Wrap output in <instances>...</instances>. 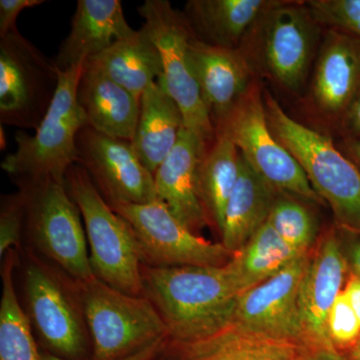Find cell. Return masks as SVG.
I'll return each mask as SVG.
<instances>
[{
    "label": "cell",
    "instance_id": "cell-1",
    "mask_svg": "<svg viewBox=\"0 0 360 360\" xmlns=\"http://www.w3.org/2000/svg\"><path fill=\"white\" fill-rule=\"evenodd\" d=\"M142 296L167 328L165 345H191L217 335L231 323L238 304L224 266L141 265Z\"/></svg>",
    "mask_w": 360,
    "mask_h": 360
},
{
    "label": "cell",
    "instance_id": "cell-2",
    "mask_svg": "<svg viewBox=\"0 0 360 360\" xmlns=\"http://www.w3.org/2000/svg\"><path fill=\"white\" fill-rule=\"evenodd\" d=\"M321 27L305 1L274 0L246 33L238 51L255 77L298 94L321 46Z\"/></svg>",
    "mask_w": 360,
    "mask_h": 360
},
{
    "label": "cell",
    "instance_id": "cell-3",
    "mask_svg": "<svg viewBox=\"0 0 360 360\" xmlns=\"http://www.w3.org/2000/svg\"><path fill=\"white\" fill-rule=\"evenodd\" d=\"M265 110L272 134L295 156L335 215L338 229L360 234V169L333 141L291 118L269 91Z\"/></svg>",
    "mask_w": 360,
    "mask_h": 360
},
{
    "label": "cell",
    "instance_id": "cell-4",
    "mask_svg": "<svg viewBox=\"0 0 360 360\" xmlns=\"http://www.w3.org/2000/svg\"><path fill=\"white\" fill-rule=\"evenodd\" d=\"M85 63L58 68L53 99L34 135L18 131L15 153L6 156L1 167L14 180L53 179L65 184L66 174L78 163L77 136L89 127L77 101V89Z\"/></svg>",
    "mask_w": 360,
    "mask_h": 360
},
{
    "label": "cell",
    "instance_id": "cell-5",
    "mask_svg": "<svg viewBox=\"0 0 360 360\" xmlns=\"http://www.w3.org/2000/svg\"><path fill=\"white\" fill-rule=\"evenodd\" d=\"M25 312L42 352L65 360H92L91 338L77 281L32 258L25 271Z\"/></svg>",
    "mask_w": 360,
    "mask_h": 360
},
{
    "label": "cell",
    "instance_id": "cell-6",
    "mask_svg": "<svg viewBox=\"0 0 360 360\" xmlns=\"http://www.w3.org/2000/svg\"><path fill=\"white\" fill-rule=\"evenodd\" d=\"M65 184L84 217L94 276L122 292L142 296V264L130 225L113 212L79 165L70 168Z\"/></svg>",
    "mask_w": 360,
    "mask_h": 360
},
{
    "label": "cell",
    "instance_id": "cell-7",
    "mask_svg": "<svg viewBox=\"0 0 360 360\" xmlns=\"http://www.w3.org/2000/svg\"><path fill=\"white\" fill-rule=\"evenodd\" d=\"M77 283L91 338L92 360L127 359L167 340V326L148 298L122 292L96 277Z\"/></svg>",
    "mask_w": 360,
    "mask_h": 360
},
{
    "label": "cell",
    "instance_id": "cell-8",
    "mask_svg": "<svg viewBox=\"0 0 360 360\" xmlns=\"http://www.w3.org/2000/svg\"><path fill=\"white\" fill-rule=\"evenodd\" d=\"M25 201V224L33 243L78 281L94 278L82 212L65 184L16 180Z\"/></svg>",
    "mask_w": 360,
    "mask_h": 360
},
{
    "label": "cell",
    "instance_id": "cell-9",
    "mask_svg": "<svg viewBox=\"0 0 360 360\" xmlns=\"http://www.w3.org/2000/svg\"><path fill=\"white\" fill-rule=\"evenodd\" d=\"M139 13L160 51L163 71L158 80L179 105L184 127L210 148L217 132L191 65L188 44L193 32L186 15L167 0H146L139 7Z\"/></svg>",
    "mask_w": 360,
    "mask_h": 360
},
{
    "label": "cell",
    "instance_id": "cell-10",
    "mask_svg": "<svg viewBox=\"0 0 360 360\" xmlns=\"http://www.w3.org/2000/svg\"><path fill=\"white\" fill-rule=\"evenodd\" d=\"M220 129L229 134L246 162L276 191L326 205L295 156L272 134L257 78L217 129Z\"/></svg>",
    "mask_w": 360,
    "mask_h": 360
},
{
    "label": "cell",
    "instance_id": "cell-11",
    "mask_svg": "<svg viewBox=\"0 0 360 360\" xmlns=\"http://www.w3.org/2000/svg\"><path fill=\"white\" fill-rule=\"evenodd\" d=\"M131 227L141 264L153 267L224 266L234 253L184 226L160 200L110 205Z\"/></svg>",
    "mask_w": 360,
    "mask_h": 360
},
{
    "label": "cell",
    "instance_id": "cell-12",
    "mask_svg": "<svg viewBox=\"0 0 360 360\" xmlns=\"http://www.w3.org/2000/svg\"><path fill=\"white\" fill-rule=\"evenodd\" d=\"M58 85V68L20 32L0 39V122L37 129Z\"/></svg>",
    "mask_w": 360,
    "mask_h": 360
},
{
    "label": "cell",
    "instance_id": "cell-13",
    "mask_svg": "<svg viewBox=\"0 0 360 360\" xmlns=\"http://www.w3.org/2000/svg\"><path fill=\"white\" fill-rule=\"evenodd\" d=\"M77 146V165L86 170L108 205L158 200L155 175L142 165L131 142L85 127L78 134Z\"/></svg>",
    "mask_w": 360,
    "mask_h": 360
},
{
    "label": "cell",
    "instance_id": "cell-14",
    "mask_svg": "<svg viewBox=\"0 0 360 360\" xmlns=\"http://www.w3.org/2000/svg\"><path fill=\"white\" fill-rule=\"evenodd\" d=\"M347 264L336 229L324 232L312 248L298 297L300 328L307 345L326 360H341L328 335V319L345 290Z\"/></svg>",
    "mask_w": 360,
    "mask_h": 360
},
{
    "label": "cell",
    "instance_id": "cell-15",
    "mask_svg": "<svg viewBox=\"0 0 360 360\" xmlns=\"http://www.w3.org/2000/svg\"><path fill=\"white\" fill-rule=\"evenodd\" d=\"M310 252L311 250L303 253L276 276L239 295L229 326L246 333L307 345L300 328L298 297L309 266Z\"/></svg>",
    "mask_w": 360,
    "mask_h": 360
},
{
    "label": "cell",
    "instance_id": "cell-16",
    "mask_svg": "<svg viewBox=\"0 0 360 360\" xmlns=\"http://www.w3.org/2000/svg\"><path fill=\"white\" fill-rule=\"evenodd\" d=\"M359 91V37L341 30H326L315 58L310 84L315 110L338 125Z\"/></svg>",
    "mask_w": 360,
    "mask_h": 360
},
{
    "label": "cell",
    "instance_id": "cell-17",
    "mask_svg": "<svg viewBox=\"0 0 360 360\" xmlns=\"http://www.w3.org/2000/svg\"><path fill=\"white\" fill-rule=\"evenodd\" d=\"M188 49L203 103L217 130L257 77L238 49L206 44L194 33Z\"/></svg>",
    "mask_w": 360,
    "mask_h": 360
},
{
    "label": "cell",
    "instance_id": "cell-18",
    "mask_svg": "<svg viewBox=\"0 0 360 360\" xmlns=\"http://www.w3.org/2000/svg\"><path fill=\"white\" fill-rule=\"evenodd\" d=\"M207 148L186 127L155 174L158 200L193 233L210 226L198 191V169Z\"/></svg>",
    "mask_w": 360,
    "mask_h": 360
},
{
    "label": "cell",
    "instance_id": "cell-19",
    "mask_svg": "<svg viewBox=\"0 0 360 360\" xmlns=\"http://www.w3.org/2000/svg\"><path fill=\"white\" fill-rule=\"evenodd\" d=\"M158 360H326L300 341L277 340L227 326L191 345H165Z\"/></svg>",
    "mask_w": 360,
    "mask_h": 360
},
{
    "label": "cell",
    "instance_id": "cell-20",
    "mask_svg": "<svg viewBox=\"0 0 360 360\" xmlns=\"http://www.w3.org/2000/svg\"><path fill=\"white\" fill-rule=\"evenodd\" d=\"M135 32L125 20L120 0H78L70 34L54 63L60 70L82 65Z\"/></svg>",
    "mask_w": 360,
    "mask_h": 360
},
{
    "label": "cell",
    "instance_id": "cell-21",
    "mask_svg": "<svg viewBox=\"0 0 360 360\" xmlns=\"http://www.w3.org/2000/svg\"><path fill=\"white\" fill-rule=\"evenodd\" d=\"M77 101L91 129L113 139L134 141L141 112L139 97L85 65Z\"/></svg>",
    "mask_w": 360,
    "mask_h": 360
},
{
    "label": "cell",
    "instance_id": "cell-22",
    "mask_svg": "<svg viewBox=\"0 0 360 360\" xmlns=\"http://www.w3.org/2000/svg\"><path fill=\"white\" fill-rule=\"evenodd\" d=\"M184 127L179 105L160 80L141 97V112L131 141L137 158L153 175L172 153Z\"/></svg>",
    "mask_w": 360,
    "mask_h": 360
},
{
    "label": "cell",
    "instance_id": "cell-23",
    "mask_svg": "<svg viewBox=\"0 0 360 360\" xmlns=\"http://www.w3.org/2000/svg\"><path fill=\"white\" fill-rule=\"evenodd\" d=\"M276 191L239 153V176L227 202L221 243L231 252L245 248L269 219Z\"/></svg>",
    "mask_w": 360,
    "mask_h": 360
},
{
    "label": "cell",
    "instance_id": "cell-24",
    "mask_svg": "<svg viewBox=\"0 0 360 360\" xmlns=\"http://www.w3.org/2000/svg\"><path fill=\"white\" fill-rule=\"evenodd\" d=\"M85 65L139 98L158 82L163 71L160 51L144 26L131 37L118 40L106 51L89 59Z\"/></svg>",
    "mask_w": 360,
    "mask_h": 360
},
{
    "label": "cell",
    "instance_id": "cell-25",
    "mask_svg": "<svg viewBox=\"0 0 360 360\" xmlns=\"http://www.w3.org/2000/svg\"><path fill=\"white\" fill-rule=\"evenodd\" d=\"M274 0H189L186 15L198 39L238 49L246 33Z\"/></svg>",
    "mask_w": 360,
    "mask_h": 360
},
{
    "label": "cell",
    "instance_id": "cell-26",
    "mask_svg": "<svg viewBox=\"0 0 360 360\" xmlns=\"http://www.w3.org/2000/svg\"><path fill=\"white\" fill-rule=\"evenodd\" d=\"M303 253L307 252L288 245L266 221L226 265L241 295L276 276Z\"/></svg>",
    "mask_w": 360,
    "mask_h": 360
},
{
    "label": "cell",
    "instance_id": "cell-27",
    "mask_svg": "<svg viewBox=\"0 0 360 360\" xmlns=\"http://www.w3.org/2000/svg\"><path fill=\"white\" fill-rule=\"evenodd\" d=\"M198 169V191L210 226L221 234L227 202L238 184L239 151L229 134L217 130Z\"/></svg>",
    "mask_w": 360,
    "mask_h": 360
},
{
    "label": "cell",
    "instance_id": "cell-28",
    "mask_svg": "<svg viewBox=\"0 0 360 360\" xmlns=\"http://www.w3.org/2000/svg\"><path fill=\"white\" fill-rule=\"evenodd\" d=\"M18 262L15 250L7 251L1 269L0 303V360H42L25 310L20 307L13 284V269Z\"/></svg>",
    "mask_w": 360,
    "mask_h": 360
},
{
    "label": "cell",
    "instance_id": "cell-29",
    "mask_svg": "<svg viewBox=\"0 0 360 360\" xmlns=\"http://www.w3.org/2000/svg\"><path fill=\"white\" fill-rule=\"evenodd\" d=\"M267 221L295 250L309 252L316 238V225L309 210L292 198L274 200Z\"/></svg>",
    "mask_w": 360,
    "mask_h": 360
},
{
    "label": "cell",
    "instance_id": "cell-30",
    "mask_svg": "<svg viewBox=\"0 0 360 360\" xmlns=\"http://www.w3.org/2000/svg\"><path fill=\"white\" fill-rule=\"evenodd\" d=\"M305 4L322 27L360 39V0H309Z\"/></svg>",
    "mask_w": 360,
    "mask_h": 360
},
{
    "label": "cell",
    "instance_id": "cell-31",
    "mask_svg": "<svg viewBox=\"0 0 360 360\" xmlns=\"http://www.w3.org/2000/svg\"><path fill=\"white\" fill-rule=\"evenodd\" d=\"M328 335L340 356L349 349L360 338L359 317L345 290L336 298L328 319Z\"/></svg>",
    "mask_w": 360,
    "mask_h": 360
},
{
    "label": "cell",
    "instance_id": "cell-32",
    "mask_svg": "<svg viewBox=\"0 0 360 360\" xmlns=\"http://www.w3.org/2000/svg\"><path fill=\"white\" fill-rule=\"evenodd\" d=\"M25 222V201L18 193L2 198L0 212V255L20 246L21 231Z\"/></svg>",
    "mask_w": 360,
    "mask_h": 360
},
{
    "label": "cell",
    "instance_id": "cell-33",
    "mask_svg": "<svg viewBox=\"0 0 360 360\" xmlns=\"http://www.w3.org/2000/svg\"><path fill=\"white\" fill-rule=\"evenodd\" d=\"M44 2V0H0V39L18 32L16 20L21 11Z\"/></svg>",
    "mask_w": 360,
    "mask_h": 360
},
{
    "label": "cell",
    "instance_id": "cell-34",
    "mask_svg": "<svg viewBox=\"0 0 360 360\" xmlns=\"http://www.w3.org/2000/svg\"><path fill=\"white\" fill-rule=\"evenodd\" d=\"M338 127L343 139L360 143V91L341 118Z\"/></svg>",
    "mask_w": 360,
    "mask_h": 360
},
{
    "label": "cell",
    "instance_id": "cell-35",
    "mask_svg": "<svg viewBox=\"0 0 360 360\" xmlns=\"http://www.w3.org/2000/svg\"><path fill=\"white\" fill-rule=\"evenodd\" d=\"M340 231L342 232L343 238H345V243L341 239L340 241L345 245V248L342 245L341 248L347 260L348 270L350 269L352 276L360 278V234L342 229Z\"/></svg>",
    "mask_w": 360,
    "mask_h": 360
},
{
    "label": "cell",
    "instance_id": "cell-36",
    "mask_svg": "<svg viewBox=\"0 0 360 360\" xmlns=\"http://www.w3.org/2000/svg\"><path fill=\"white\" fill-rule=\"evenodd\" d=\"M165 341L167 340L158 341L155 345L146 347V349L141 350L139 354H135L131 355V356L127 357V359L120 360H156L158 359V355L162 352L163 347H165ZM41 355L42 360H65L54 356V355L51 354H47V352H42V350Z\"/></svg>",
    "mask_w": 360,
    "mask_h": 360
},
{
    "label": "cell",
    "instance_id": "cell-37",
    "mask_svg": "<svg viewBox=\"0 0 360 360\" xmlns=\"http://www.w3.org/2000/svg\"><path fill=\"white\" fill-rule=\"evenodd\" d=\"M345 291L360 322V278L354 276H350Z\"/></svg>",
    "mask_w": 360,
    "mask_h": 360
},
{
    "label": "cell",
    "instance_id": "cell-38",
    "mask_svg": "<svg viewBox=\"0 0 360 360\" xmlns=\"http://www.w3.org/2000/svg\"><path fill=\"white\" fill-rule=\"evenodd\" d=\"M341 153L347 156L360 169V143L342 139L340 148Z\"/></svg>",
    "mask_w": 360,
    "mask_h": 360
},
{
    "label": "cell",
    "instance_id": "cell-39",
    "mask_svg": "<svg viewBox=\"0 0 360 360\" xmlns=\"http://www.w3.org/2000/svg\"><path fill=\"white\" fill-rule=\"evenodd\" d=\"M341 360H360V338L349 349L340 355Z\"/></svg>",
    "mask_w": 360,
    "mask_h": 360
}]
</instances>
